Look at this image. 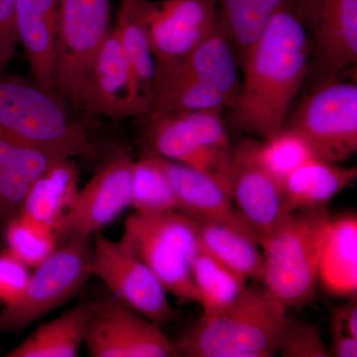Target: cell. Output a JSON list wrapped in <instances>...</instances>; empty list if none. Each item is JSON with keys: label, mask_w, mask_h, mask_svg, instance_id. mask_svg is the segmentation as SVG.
Listing matches in <instances>:
<instances>
[{"label": "cell", "mask_w": 357, "mask_h": 357, "mask_svg": "<svg viewBox=\"0 0 357 357\" xmlns=\"http://www.w3.org/2000/svg\"><path fill=\"white\" fill-rule=\"evenodd\" d=\"M311 58L309 35L284 0L243 59L241 93L231 109L236 128L261 139L280 133Z\"/></svg>", "instance_id": "6da1fadb"}, {"label": "cell", "mask_w": 357, "mask_h": 357, "mask_svg": "<svg viewBox=\"0 0 357 357\" xmlns=\"http://www.w3.org/2000/svg\"><path fill=\"white\" fill-rule=\"evenodd\" d=\"M287 309L264 291L244 289L225 311L203 316L175 342L180 356L269 357L278 354Z\"/></svg>", "instance_id": "7a4b0ae2"}, {"label": "cell", "mask_w": 357, "mask_h": 357, "mask_svg": "<svg viewBox=\"0 0 357 357\" xmlns=\"http://www.w3.org/2000/svg\"><path fill=\"white\" fill-rule=\"evenodd\" d=\"M238 66L234 48L220 27L178 64L156 73L148 116L234 109L241 88Z\"/></svg>", "instance_id": "3957f363"}, {"label": "cell", "mask_w": 357, "mask_h": 357, "mask_svg": "<svg viewBox=\"0 0 357 357\" xmlns=\"http://www.w3.org/2000/svg\"><path fill=\"white\" fill-rule=\"evenodd\" d=\"M65 98L20 77L0 79V134L9 139L74 158L91 150L88 134L73 119Z\"/></svg>", "instance_id": "277c9868"}, {"label": "cell", "mask_w": 357, "mask_h": 357, "mask_svg": "<svg viewBox=\"0 0 357 357\" xmlns=\"http://www.w3.org/2000/svg\"><path fill=\"white\" fill-rule=\"evenodd\" d=\"M331 217L328 206L294 211L263 241L262 281L286 309L312 299L319 283V265Z\"/></svg>", "instance_id": "5b68a950"}, {"label": "cell", "mask_w": 357, "mask_h": 357, "mask_svg": "<svg viewBox=\"0 0 357 357\" xmlns=\"http://www.w3.org/2000/svg\"><path fill=\"white\" fill-rule=\"evenodd\" d=\"M121 243L158 277L183 304L199 303L192 274L199 250L197 220L178 211H135L126 220Z\"/></svg>", "instance_id": "8992f818"}, {"label": "cell", "mask_w": 357, "mask_h": 357, "mask_svg": "<svg viewBox=\"0 0 357 357\" xmlns=\"http://www.w3.org/2000/svg\"><path fill=\"white\" fill-rule=\"evenodd\" d=\"M91 236L66 239L30 274L24 292L0 311V332H21L62 306L91 275Z\"/></svg>", "instance_id": "52a82bcc"}, {"label": "cell", "mask_w": 357, "mask_h": 357, "mask_svg": "<svg viewBox=\"0 0 357 357\" xmlns=\"http://www.w3.org/2000/svg\"><path fill=\"white\" fill-rule=\"evenodd\" d=\"M149 121L146 136L150 151L232 187V150L222 112H170Z\"/></svg>", "instance_id": "ba28073f"}, {"label": "cell", "mask_w": 357, "mask_h": 357, "mask_svg": "<svg viewBox=\"0 0 357 357\" xmlns=\"http://www.w3.org/2000/svg\"><path fill=\"white\" fill-rule=\"evenodd\" d=\"M283 129L299 134L319 159L340 163L357 150V86L319 82L288 115Z\"/></svg>", "instance_id": "9c48e42d"}, {"label": "cell", "mask_w": 357, "mask_h": 357, "mask_svg": "<svg viewBox=\"0 0 357 357\" xmlns=\"http://www.w3.org/2000/svg\"><path fill=\"white\" fill-rule=\"evenodd\" d=\"M112 29L109 0H61L54 86L73 105Z\"/></svg>", "instance_id": "30bf717a"}, {"label": "cell", "mask_w": 357, "mask_h": 357, "mask_svg": "<svg viewBox=\"0 0 357 357\" xmlns=\"http://www.w3.org/2000/svg\"><path fill=\"white\" fill-rule=\"evenodd\" d=\"M91 275L98 277L116 299L160 328L175 318L158 277L121 241L96 234Z\"/></svg>", "instance_id": "8fae6325"}, {"label": "cell", "mask_w": 357, "mask_h": 357, "mask_svg": "<svg viewBox=\"0 0 357 357\" xmlns=\"http://www.w3.org/2000/svg\"><path fill=\"white\" fill-rule=\"evenodd\" d=\"M84 345L93 357L180 356L159 326L115 297L93 303Z\"/></svg>", "instance_id": "7c38bea8"}, {"label": "cell", "mask_w": 357, "mask_h": 357, "mask_svg": "<svg viewBox=\"0 0 357 357\" xmlns=\"http://www.w3.org/2000/svg\"><path fill=\"white\" fill-rule=\"evenodd\" d=\"M133 164L126 149L103 162L56 227L59 244L70 237L98 234L131 206Z\"/></svg>", "instance_id": "4fadbf2b"}, {"label": "cell", "mask_w": 357, "mask_h": 357, "mask_svg": "<svg viewBox=\"0 0 357 357\" xmlns=\"http://www.w3.org/2000/svg\"><path fill=\"white\" fill-rule=\"evenodd\" d=\"M309 35L321 82L357 61V0H288Z\"/></svg>", "instance_id": "5bb4252c"}, {"label": "cell", "mask_w": 357, "mask_h": 357, "mask_svg": "<svg viewBox=\"0 0 357 357\" xmlns=\"http://www.w3.org/2000/svg\"><path fill=\"white\" fill-rule=\"evenodd\" d=\"M75 107L89 115L114 119L149 114L112 29L84 77Z\"/></svg>", "instance_id": "9a60e30c"}, {"label": "cell", "mask_w": 357, "mask_h": 357, "mask_svg": "<svg viewBox=\"0 0 357 357\" xmlns=\"http://www.w3.org/2000/svg\"><path fill=\"white\" fill-rule=\"evenodd\" d=\"M218 29L215 0H164L153 3L148 30L156 73L178 64Z\"/></svg>", "instance_id": "2e32d148"}, {"label": "cell", "mask_w": 357, "mask_h": 357, "mask_svg": "<svg viewBox=\"0 0 357 357\" xmlns=\"http://www.w3.org/2000/svg\"><path fill=\"white\" fill-rule=\"evenodd\" d=\"M232 199L244 229L259 246L291 213L280 183L236 150L232 151Z\"/></svg>", "instance_id": "e0dca14e"}, {"label": "cell", "mask_w": 357, "mask_h": 357, "mask_svg": "<svg viewBox=\"0 0 357 357\" xmlns=\"http://www.w3.org/2000/svg\"><path fill=\"white\" fill-rule=\"evenodd\" d=\"M148 153L170 181L178 211L196 220L225 223L248 232L234 208L231 185L185 164Z\"/></svg>", "instance_id": "ac0fdd59"}, {"label": "cell", "mask_w": 357, "mask_h": 357, "mask_svg": "<svg viewBox=\"0 0 357 357\" xmlns=\"http://www.w3.org/2000/svg\"><path fill=\"white\" fill-rule=\"evenodd\" d=\"M61 0H15L18 40L24 48L34 82L55 91Z\"/></svg>", "instance_id": "d6986e66"}, {"label": "cell", "mask_w": 357, "mask_h": 357, "mask_svg": "<svg viewBox=\"0 0 357 357\" xmlns=\"http://www.w3.org/2000/svg\"><path fill=\"white\" fill-rule=\"evenodd\" d=\"M62 159L0 134V236L8 222L20 215L35 181Z\"/></svg>", "instance_id": "ffe728a7"}, {"label": "cell", "mask_w": 357, "mask_h": 357, "mask_svg": "<svg viewBox=\"0 0 357 357\" xmlns=\"http://www.w3.org/2000/svg\"><path fill=\"white\" fill-rule=\"evenodd\" d=\"M152 6L153 3L148 0H123L116 23L112 28L128 60L140 95L149 109L156 77V62L148 30Z\"/></svg>", "instance_id": "44dd1931"}, {"label": "cell", "mask_w": 357, "mask_h": 357, "mask_svg": "<svg viewBox=\"0 0 357 357\" xmlns=\"http://www.w3.org/2000/svg\"><path fill=\"white\" fill-rule=\"evenodd\" d=\"M326 292L352 297L357 292V218H332L319 265V280Z\"/></svg>", "instance_id": "7402d4cb"}, {"label": "cell", "mask_w": 357, "mask_h": 357, "mask_svg": "<svg viewBox=\"0 0 357 357\" xmlns=\"http://www.w3.org/2000/svg\"><path fill=\"white\" fill-rule=\"evenodd\" d=\"M79 181L76 162L59 160L35 181L20 215L55 230L76 199Z\"/></svg>", "instance_id": "603a6c76"}, {"label": "cell", "mask_w": 357, "mask_h": 357, "mask_svg": "<svg viewBox=\"0 0 357 357\" xmlns=\"http://www.w3.org/2000/svg\"><path fill=\"white\" fill-rule=\"evenodd\" d=\"M356 168L316 159L296 169L281 183L289 211L318 208L328 204L337 195L351 187Z\"/></svg>", "instance_id": "cb8c5ba5"}, {"label": "cell", "mask_w": 357, "mask_h": 357, "mask_svg": "<svg viewBox=\"0 0 357 357\" xmlns=\"http://www.w3.org/2000/svg\"><path fill=\"white\" fill-rule=\"evenodd\" d=\"M93 303L79 305L59 318L41 324L8 357H76L84 344Z\"/></svg>", "instance_id": "d4e9b609"}, {"label": "cell", "mask_w": 357, "mask_h": 357, "mask_svg": "<svg viewBox=\"0 0 357 357\" xmlns=\"http://www.w3.org/2000/svg\"><path fill=\"white\" fill-rule=\"evenodd\" d=\"M199 246L245 280H262L263 253L243 229L225 223L197 220Z\"/></svg>", "instance_id": "484cf974"}, {"label": "cell", "mask_w": 357, "mask_h": 357, "mask_svg": "<svg viewBox=\"0 0 357 357\" xmlns=\"http://www.w3.org/2000/svg\"><path fill=\"white\" fill-rule=\"evenodd\" d=\"M284 0H215L220 27L229 40L239 66Z\"/></svg>", "instance_id": "4316f807"}, {"label": "cell", "mask_w": 357, "mask_h": 357, "mask_svg": "<svg viewBox=\"0 0 357 357\" xmlns=\"http://www.w3.org/2000/svg\"><path fill=\"white\" fill-rule=\"evenodd\" d=\"M236 151L266 171L280 184L296 169L319 159L299 134L288 129H283L269 139L243 141Z\"/></svg>", "instance_id": "83f0119b"}, {"label": "cell", "mask_w": 357, "mask_h": 357, "mask_svg": "<svg viewBox=\"0 0 357 357\" xmlns=\"http://www.w3.org/2000/svg\"><path fill=\"white\" fill-rule=\"evenodd\" d=\"M192 274L203 316H213L225 311L245 289L243 277L218 261L201 246L192 265Z\"/></svg>", "instance_id": "f1b7e54d"}, {"label": "cell", "mask_w": 357, "mask_h": 357, "mask_svg": "<svg viewBox=\"0 0 357 357\" xmlns=\"http://www.w3.org/2000/svg\"><path fill=\"white\" fill-rule=\"evenodd\" d=\"M131 206L136 211L143 213L177 211L172 185L148 152L138 161H134Z\"/></svg>", "instance_id": "f546056e"}, {"label": "cell", "mask_w": 357, "mask_h": 357, "mask_svg": "<svg viewBox=\"0 0 357 357\" xmlns=\"http://www.w3.org/2000/svg\"><path fill=\"white\" fill-rule=\"evenodd\" d=\"M3 238L6 250L30 268L38 266L59 245L55 230L22 215L8 222Z\"/></svg>", "instance_id": "4dcf8cb0"}, {"label": "cell", "mask_w": 357, "mask_h": 357, "mask_svg": "<svg viewBox=\"0 0 357 357\" xmlns=\"http://www.w3.org/2000/svg\"><path fill=\"white\" fill-rule=\"evenodd\" d=\"M278 354L283 357L331 356L319 328L300 319H289Z\"/></svg>", "instance_id": "1f68e13d"}, {"label": "cell", "mask_w": 357, "mask_h": 357, "mask_svg": "<svg viewBox=\"0 0 357 357\" xmlns=\"http://www.w3.org/2000/svg\"><path fill=\"white\" fill-rule=\"evenodd\" d=\"M30 267L8 250L0 253V302L13 304L24 292L30 277Z\"/></svg>", "instance_id": "d6a6232c"}, {"label": "cell", "mask_w": 357, "mask_h": 357, "mask_svg": "<svg viewBox=\"0 0 357 357\" xmlns=\"http://www.w3.org/2000/svg\"><path fill=\"white\" fill-rule=\"evenodd\" d=\"M20 43L15 24V0H0V79Z\"/></svg>", "instance_id": "836d02e7"}, {"label": "cell", "mask_w": 357, "mask_h": 357, "mask_svg": "<svg viewBox=\"0 0 357 357\" xmlns=\"http://www.w3.org/2000/svg\"><path fill=\"white\" fill-rule=\"evenodd\" d=\"M332 344H331V356L356 357L357 338L352 337L342 325L340 319L332 312L330 321Z\"/></svg>", "instance_id": "e575fe53"}, {"label": "cell", "mask_w": 357, "mask_h": 357, "mask_svg": "<svg viewBox=\"0 0 357 357\" xmlns=\"http://www.w3.org/2000/svg\"><path fill=\"white\" fill-rule=\"evenodd\" d=\"M342 325L352 337L357 338V302L356 296H352L349 302L333 310Z\"/></svg>", "instance_id": "d590c367"}]
</instances>
